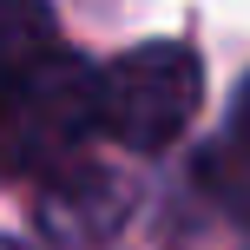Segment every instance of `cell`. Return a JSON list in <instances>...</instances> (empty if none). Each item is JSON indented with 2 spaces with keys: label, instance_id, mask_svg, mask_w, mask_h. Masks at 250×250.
Segmentation results:
<instances>
[{
  "label": "cell",
  "instance_id": "cell-1",
  "mask_svg": "<svg viewBox=\"0 0 250 250\" xmlns=\"http://www.w3.org/2000/svg\"><path fill=\"white\" fill-rule=\"evenodd\" d=\"M92 132H99V66L66 46H53L0 92V171L13 178L73 171Z\"/></svg>",
  "mask_w": 250,
  "mask_h": 250
},
{
  "label": "cell",
  "instance_id": "cell-2",
  "mask_svg": "<svg viewBox=\"0 0 250 250\" xmlns=\"http://www.w3.org/2000/svg\"><path fill=\"white\" fill-rule=\"evenodd\" d=\"M204 99V66L185 40H145L99 66V132L125 151H165L185 138Z\"/></svg>",
  "mask_w": 250,
  "mask_h": 250
},
{
  "label": "cell",
  "instance_id": "cell-3",
  "mask_svg": "<svg viewBox=\"0 0 250 250\" xmlns=\"http://www.w3.org/2000/svg\"><path fill=\"white\" fill-rule=\"evenodd\" d=\"M60 46V20L46 0H0V92Z\"/></svg>",
  "mask_w": 250,
  "mask_h": 250
},
{
  "label": "cell",
  "instance_id": "cell-4",
  "mask_svg": "<svg viewBox=\"0 0 250 250\" xmlns=\"http://www.w3.org/2000/svg\"><path fill=\"white\" fill-rule=\"evenodd\" d=\"M204 178H211L224 198L250 204V79L237 86V99H230V119H224V132H217V145L204 151Z\"/></svg>",
  "mask_w": 250,
  "mask_h": 250
},
{
  "label": "cell",
  "instance_id": "cell-5",
  "mask_svg": "<svg viewBox=\"0 0 250 250\" xmlns=\"http://www.w3.org/2000/svg\"><path fill=\"white\" fill-rule=\"evenodd\" d=\"M0 250H20V244H13V237H0Z\"/></svg>",
  "mask_w": 250,
  "mask_h": 250
}]
</instances>
